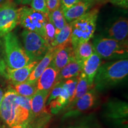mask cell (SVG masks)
<instances>
[{"instance_id":"1","label":"cell","mask_w":128,"mask_h":128,"mask_svg":"<svg viewBox=\"0 0 128 128\" xmlns=\"http://www.w3.org/2000/svg\"><path fill=\"white\" fill-rule=\"evenodd\" d=\"M128 75V58L102 64L94 80V88L102 92L120 83Z\"/></svg>"},{"instance_id":"2","label":"cell","mask_w":128,"mask_h":128,"mask_svg":"<svg viewBox=\"0 0 128 128\" xmlns=\"http://www.w3.org/2000/svg\"><path fill=\"white\" fill-rule=\"evenodd\" d=\"M98 12V8H94L70 23L72 28L71 44L74 49L81 43L90 41L93 38Z\"/></svg>"},{"instance_id":"3","label":"cell","mask_w":128,"mask_h":128,"mask_svg":"<svg viewBox=\"0 0 128 128\" xmlns=\"http://www.w3.org/2000/svg\"><path fill=\"white\" fill-rule=\"evenodd\" d=\"M4 48L5 62L10 68H22L32 62L18 38L12 32L4 36Z\"/></svg>"},{"instance_id":"4","label":"cell","mask_w":128,"mask_h":128,"mask_svg":"<svg viewBox=\"0 0 128 128\" xmlns=\"http://www.w3.org/2000/svg\"><path fill=\"white\" fill-rule=\"evenodd\" d=\"M94 51L104 60L128 58V42H120L108 38H99L94 40Z\"/></svg>"},{"instance_id":"5","label":"cell","mask_w":128,"mask_h":128,"mask_svg":"<svg viewBox=\"0 0 128 128\" xmlns=\"http://www.w3.org/2000/svg\"><path fill=\"white\" fill-rule=\"evenodd\" d=\"M48 20V14L38 12L28 6L19 8V24L25 30L35 32L44 38V26Z\"/></svg>"},{"instance_id":"6","label":"cell","mask_w":128,"mask_h":128,"mask_svg":"<svg viewBox=\"0 0 128 128\" xmlns=\"http://www.w3.org/2000/svg\"><path fill=\"white\" fill-rule=\"evenodd\" d=\"M22 36L24 49L32 61H40L50 49L46 40L35 32L24 30Z\"/></svg>"},{"instance_id":"7","label":"cell","mask_w":128,"mask_h":128,"mask_svg":"<svg viewBox=\"0 0 128 128\" xmlns=\"http://www.w3.org/2000/svg\"><path fill=\"white\" fill-rule=\"evenodd\" d=\"M19 22V8L13 0L0 6V38L12 32Z\"/></svg>"},{"instance_id":"8","label":"cell","mask_w":128,"mask_h":128,"mask_svg":"<svg viewBox=\"0 0 128 128\" xmlns=\"http://www.w3.org/2000/svg\"><path fill=\"white\" fill-rule=\"evenodd\" d=\"M97 101V91L92 88L82 97L74 103L70 104L64 108L65 109V113L62 119H66L79 116L81 113L93 108Z\"/></svg>"},{"instance_id":"9","label":"cell","mask_w":128,"mask_h":128,"mask_svg":"<svg viewBox=\"0 0 128 128\" xmlns=\"http://www.w3.org/2000/svg\"><path fill=\"white\" fill-rule=\"evenodd\" d=\"M14 102V122L12 128H28L31 119V98L18 94Z\"/></svg>"},{"instance_id":"10","label":"cell","mask_w":128,"mask_h":128,"mask_svg":"<svg viewBox=\"0 0 128 128\" xmlns=\"http://www.w3.org/2000/svg\"><path fill=\"white\" fill-rule=\"evenodd\" d=\"M18 94L13 88H10L4 94L0 105V118L8 128H12L14 122L15 98Z\"/></svg>"},{"instance_id":"11","label":"cell","mask_w":128,"mask_h":128,"mask_svg":"<svg viewBox=\"0 0 128 128\" xmlns=\"http://www.w3.org/2000/svg\"><path fill=\"white\" fill-rule=\"evenodd\" d=\"M104 114L108 119L114 121H127L128 104L127 102L118 99H112L106 104Z\"/></svg>"},{"instance_id":"12","label":"cell","mask_w":128,"mask_h":128,"mask_svg":"<svg viewBox=\"0 0 128 128\" xmlns=\"http://www.w3.org/2000/svg\"><path fill=\"white\" fill-rule=\"evenodd\" d=\"M57 50L51 64L59 71L65 65L75 60L74 50L71 41L56 46Z\"/></svg>"},{"instance_id":"13","label":"cell","mask_w":128,"mask_h":128,"mask_svg":"<svg viewBox=\"0 0 128 128\" xmlns=\"http://www.w3.org/2000/svg\"><path fill=\"white\" fill-rule=\"evenodd\" d=\"M39 61H32L26 66L20 68L12 69L7 66L6 78L9 80L12 84L24 82L28 79L30 74Z\"/></svg>"},{"instance_id":"14","label":"cell","mask_w":128,"mask_h":128,"mask_svg":"<svg viewBox=\"0 0 128 128\" xmlns=\"http://www.w3.org/2000/svg\"><path fill=\"white\" fill-rule=\"evenodd\" d=\"M58 73V70L50 64L38 78L36 82L37 89L38 90L50 92L57 82Z\"/></svg>"},{"instance_id":"15","label":"cell","mask_w":128,"mask_h":128,"mask_svg":"<svg viewBox=\"0 0 128 128\" xmlns=\"http://www.w3.org/2000/svg\"><path fill=\"white\" fill-rule=\"evenodd\" d=\"M102 64V59L95 51L83 62L82 72L86 76L89 84L92 86H93L94 78Z\"/></svg>"},{"instance_id":"16","label":"cell","mask_w":128,"mask_h":128,"mask_svg":"<svg viewBox=\"0 0 128 128\" xmlns=\"http://www.w3.org/2000/svg\"><path fill=\"white\" fill-rule=\"evenodd\" d=\"M56 47H50L49 50L43 57V58L38 62L37 65L34 67L33 70L28 76L26 81L32 83H36L38 78L40 77L46 68L50 65L54 59L55 55L56 52Z\"/></svg>"},{"instance_id":"17","label":"cell","mask_w":128,"mask_h":128,"mask_svg":"<svg viewBox=\"0 0 128 128\" xmlns=\"http://www.w3.org/2000/svg\"><path fill=\"white\" fill-rule=\"evenodd\" d=\"M111 39L120 42H128V20L127 18H120L112 24L108 30Z\"/></svg>"},{"instance_id":"18","label":"cell","mask_w":128,"mask_h":128,"mask_svg":"<svg viewBox=\"0 0 128 128\" xmlns=\"http://www.w3.org/2000/svg\"><path fill=\"white\" fill-rule=\"evenodd\" d=\"M92 4L86 0H80L68 9L63 11L64 17L68 23L80 18L90 8Z\"/></svg>"},{"instance_id":"19","label":"cell","mask_w":128,"mask_h":128,"mask_svg":"<svg viewBox=\"0 0 128 128\" xmlns=\"http://www.w3.org/2000/svg\"><path fill=\"white\" fill-rule=\"evenodd\" d=\"M82 64L76 61L72 60L59 71L57 81H64L65 80L77 77L82 72Z\"/></svg>"},{"instance_id":"20","label":"cell","mask_w":128,"mask_h":128,"mask_svg":"<svg viewBox=\"0 0 128 128\" xmlns=\"http://www.w3.org/2000/svg\"><path fill=\"white\" fill-rule=\"evenodd\" d=\"M74 50L75 60L82 64L94 52L93 44L90 41L81 43Z\"/></svg>"},{"instance_id":"21","label":"cell","mask_w":128,"mask_h":128,"mask_svg":"<svg viewBox=\"0 0 128 128\" xmlns=\"http://www.w3.org/2000/svg\"><path fill=\"white\" fill-rule=\"evenodd\" d=\"M92 88H94V86L89 84L86 76L81 72V73L78 77V82L76 84L74 97L73 101L71 103H74L78 99L82 97Z\"/></svg>"},{"instance_id":"22","label":"cell","mask_w":128,"mask_h":128,"mask_svg":"<svg viewBox=\"0 0 128 128\" xmlns=\"http://www.w3.org/2000/svg\"><path fill=\"white\" fill-rule=\"evenodd\" d=\"M71 27L70 23H67L56 35L55 39L50 44V47H56L71 41Z\"/></svg>"},{"instance_id":"23","label":"cell","mask_w":128,"mask_h":128,"mask_svg":"<svg viewBox=\"0 0 128 128\" xmlns=\"http://www.w3.org/2000/svg\"><path fill=\"white\" fill-rule=\"evenodd\" d=\"M48 18L50 22L54 26L56 31V34L64 28L67 23L64 12L61 8L60 7L55 10L49 12L48 13Z\"/></svg>"},{"instance_id":"24","label":"cell","mask_w":128,"mask_h":128,"mask_svg":"<svg viewBox=\"0 0 128 128\" xmlns=\"http://www.w3.org/2000/svg\"><path fill=\"white\" fill-rule=\"evenodd\" d=\"M14 90L16 92L21 96L28 98H32L38 90L36 83H32L24 81L19 84L13 85Z\"/></svg>"},{"instance_id":"25","label":"cell","mask_w":128,"mask_h":128,"mask_svg":"<svg viewBox=\"0 0 128 128\" xmlns=\"http://www.w3.org/2000/svg\"><path fill=\"white\" fill-rule=\"evenodd\" d=\"M78 77H75L70 79L66 80L63 82V86L66 89L70 96V100H69V104L72 102L74 97L75 92L76 84L78 82Z\"/></svg>"},{"instance_id":"26","label":"cell","mask_w":128,"mask_h":128,"mask_svg":"<svg viewBox=\"0 0 128 128\" xmlns=\"http://www.w3.org/2000/svg\"><path fill=\"white\" fill-rule=\"evenodd\" d=\"M56 35V31L55 28L50 23L49 20H48L44 26V39L50 44V46L54 40L55 39Z\"/></svg>"},{"instance_id":"27","label":"cell","mask_w":128,"mask_h":128,"mask_svg":"<svg viewBox=\"0 0 128 128\" xmlns=\"http://www.w3.org/2000/svg\"><path fill=\"white\" fill-rule=\"evenodd\" d=\"M62 84H63V81H57L54 87H52V88L50 90L47 100H46V106L49 105L51 101L55 100L60 96L62 88Z\"/></svg>"},{"instance_id":"28","label":"cell","mask_w":128,"mask_h":128,"mask_svg":"<svg viewBox=\"0 0 128 128\" xmlns=\"http://www.w3.org/2000/svg\"><path fill=\"white\" fill-rule=\"evenodd\" d=\"M30 5L32 8L38 12L46 14H48L49 12L46 6V0H33L30 3Z\"/></svg>"},{"instance_id":"29","label":"cell","mask_w":128,"mask_h":128,"mask_svg":"<svg viewBox=\"0 0 128 128\" xmlns=\"http://www.w3.org/2000/svg\"><path fill=\"white\" fill-rule=\"evenodd\" d=\"M80 0H60V7L62 11L68 9Z\"/></svg>"},{"instance_id":"30","label":"cell","mask_w":128,"mask_h":128,"mask_svg":"<svg viewBox=\"0 0 128 128\" xmlns=\"http://www.w3.org/2000/svg\"><path fill=\"white\" fill-rule=\"evenodd\" d=\"M46 2L49 12L55 10L60 7V0H46Z\"/></svg>"},{"instance_id":"31","label":"cell","mask_w":128,"mask_h":128,"mask_svg":"<svg viewBox=\"0 0 128 128\" xmlns=\"http://www.w3.org/2000/svg\"><path fill=\"white\" fill-rule=\"evenodd\" d=\"M114 6L124 9H128V0H106Z\"/></svg>"},{"instance_id":"32","label":"cell","mask_w":128,"mask_h":128,"mask_svg":"<svg viewBox=\"0 0 128 128\" xmlns=\"http://www.w3.org/2000/svg\"><path fill=\"white\" fill-rule=\"evenodd\" d=\"M6 69H7V65H6V62L4 59L2 58L1 54V50H0V75L6 78Z\"/></svg>"},{"instance_id":"33","label":"cell","mask_w":128,"mask_h":128,"mask_svg":"<svg viewBox=\"0 0 128 128\" xmlns=\"http://www.w3.org/2000/svg\"><path fill=\"white\" fill-rule=\"evenodd\" d=\"M32 1H33V0H17V2H18V4L23 5L29 4L31 3Z\"/></svg>"},{"instance_id":"34","label":"cell","mask_w":128,"mask_h":128,"mask_svg":"<svg viewBox=\"0 0 128 128\" xmlns=\"http://www.w3.org/2000/svg\"><path fill=\"white\" fill-rule=\"evenodd\" d=\"M4 92H3L2 90L0 88V105H1V102H2V99H3V97H4Z\"/></svg>"},{"instance_id":"35","label":"cell","mask_w":128,"mask_h":128,"mask_svg":"<svg viewBox=\"0 0 128 128\" xmlns=\"http://www.w3.org/2000/svg\"><path fill=\"white\" fill-rule=\"evenodd\" d=\"M86 1H88V2H89L90 3H91V4H92V3H94V2H100V1H103V0H86Z\"/></svg>"},{"instance_id":"36","label":"cell","mask_w":128,"mask_h":128,"mask_svg":"<svg viewBox=\"0 0 128 128\" xmlns=\"http://www.w3.org/2000/svg\"><path fill=\"white\" fill-rule=\"evenodd\" d=\"M10 1H11V0H0V6Z\"/></svg>"},{"instance_id":"37","label":"cell","mask_w":128,"mask_h":128,"mask_svg":"<svg viewBox=\"0 0 128 128\" xmlns=\"http://www.w3.org/2000/svg\"><path fill=\"white\" fill-rule=\"evenodd\" d=\"M87 128L81 127V126H78V127H74V128Z\"/></svg>"}]
</instances>
